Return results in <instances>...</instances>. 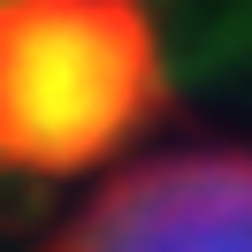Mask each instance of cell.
Listing matches in <instances>:
<instances>
[{"mask_svg": "<svg viewBox=\"0 0 252 252\" xmlns=\"http://www.w3.org/2000/svg\"><path fill=\"white\" fill-rule=\"evenodd\" d=\"M153 99V38L130 0H16L0 46L8 145L31 168H99Z\"/></svg>", "mask_w": 252, "mask_h": 252, "instance_id": "1", "label": "cell"}, {"mask_svg": "<svg viewBox=\"0 0 252 252\" xmlns=\"http://www.w3.org/2000/svg\"><path fill=\"white\" fill-rule=\"evenodd\" d=\"M46 252H252V145H184L99 176Z\"/></svg>", "mask_w": 252, "mask_h": 252, "instance_id": "2", "label": "cell"}]
</instances>
